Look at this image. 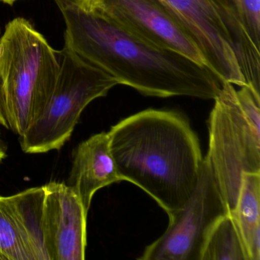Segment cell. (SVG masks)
Masks as SVG:
<instances>
[{"mask_svg":"<svg viewBox=\"0 0 260 260\" xmlns=\"http://www.w3.org/2000/svg\"><path fill=\"white\" fill-rule=\"evenodd\" d=\"M17 0H0V2L4 3L6 4H9V5H13V4L16 2Z\"/></svg>","mask_w":260,"mask_h":260,"instance_id":"cell-16","label":"cell"},{"mask_svg":"<svg viewBox=\"0 0 260 260\" xmlns=\"http://www.w3.org/2000/svg\"><path fill=\"white\" fill-rule=\"evenodd\" d=\"M108 135L123 181L144 190L168 215L185 205L204 160L199 138L185 117L147 109L112 126Z\"/></svg>","mask_w":260,"mask_h":260,"instance_id":"cell-2","label":"cell"},{"mask_svg":"<svg viewBox=\"0 0 260 260\" xmlns=\"http://www.w3.org/2000/svg\"><path fill=\"white\" fill-rule=\"evenodd\" d=\"M77 1L80 4V5L82 6V7H86V4H87L89 0H77Z\"/></svg>","mask_w":260,"mask_h":260,"instance_id":"cell-17","label":"cell"},{"mask_svg":"<svg viewBox=\"0 0 260 260\" xmlns=\"http://www.w3.org/2000/svg\"><path fill=\"white\" fill-rule=\"evenodd\" d=\"M66 24L65 46L148 96L214 100L222 83L208 68L131 36L77 0H54Z\"/></svg>","mask_w":260,"mask_h":260,"instance_id":"cell-1","label":"cell"},{"mask_svg":"<svg viewBox=\"0 0 260 260\" xmlns=\"http://www.w3.org/2000/svg\"><path fill=\"white\" fill-rule=\"evenodd\" d=\"M45 188L0 196V254L4 260H49L42 230Z\"/></svg>","mask_w":260,"mask_h":260,"instance_id":"cell-9","label":"cell"},{"mask_svg":"<svg viewBox=\"0 0 260 260\" xmlns=\"http://www.w3.org/2000/svg\"><path fill=\"white\" fill-rule=\"evenodd\" d=\"M84 8L150 46L177 53L209 70L197 44L159 0H89Z\"/></svg>","mask_w":260,"mask_h":260,"instance_id":"cell-7","label":"cell"},{"mask_svg":"<svg viewBox=\"0 0 260 260\" xmlns=\"http://www.w3.org/2000/svg\"><path fill=\"white\" fill-rule=\"evenodd\" d=\"M121 181L106 132L92 135L74 150L68 185L80 199L86 212L98 190Z\"/></svg>","mask_w":260,"mask_h":260,"instance_id":"cell-12","label":"cell"},{"mask_svg":"<svg viewBox=\"0 0 260 260\" xmlns=\"http://www.w3.org/2000/svg\"><path fill=\"white\" fill-rule=\"evenodd\" d=\"M6 156H7V154H6L5 146H0V164L5 159Z\"/></svg>","mask_w":260,"mask_h":260,"instance_id":"cell-15","label":"cell"},{"mask_svg":"<svg viewBox=\"0 0 260 260\" xmlns=\"http://www.w3.org/2000/svg\"><path fill=\"white\" fill-rule=\"evenodd\" d=\"M229 37L246 85L259 94L260 0H211Z\"/></svg>","mask_w":260,"mask_h":260,"instance_id":"cell-11","label":"cell"},{"mask_svg":"<svg viewBox=\"0 0 260 260\" xmlns=\"http://www.w3.org/2000/svg\"><path fill=\"white\" fill-rule=\"evenodd\" d=\"M208 118L205 156L230 212L245 173H260V95L248 85L223 82Z\"/></svg>","mask_w":260,"mask_h":260,"instance_id":"cell-4","label":"cell"},{"mask_svg":"<svg viewBox=\"0 0 260 260\" xmlns=\"http://www.w3.org/2000/svg\"><path fill=\"white\" fill-rule=\"evenodd\" d=\"M44 188L42 230L48 259H85L88 213L83 204L64 182Z\"/></svg>","mask_w":260,"mask_h":260,"instance_id":"cell-10","label":"cell"},{"mask_svg":"<svg viewBox=\"0 0 260 260\" xmlns=\"http://www.w3.org/2000/svg\"><path fill=\"white\" fill-rule=\"evenodd\" d=\"M202 260H249L241 234L231 213L217 220L208 234Z\"/></svg>","mask_w":260,"mask_h":260,"instance_id":"cell-14","label":"cell"},{"mask_svg":"<svg viewBox=\"0 0 260 260\" xmlns=\"http://www.w3.org/2000/svg\"><path fill=\"white\" fill-rule=\"evenodd\" d=\"M235 219L249 260H260V173H245L235 209Z\"/></svg>","mask_w":260,"mask_h":260,"instance_id":"cell-13","label":"cell"},{"mask_svg":"<svg viewBox=\"0 0 260 260\" xmlns=\"http://www.w3.org/2000/svg\"><path fill=\"white\" fill-rule=\"evenodd\" d=\"M230 213L212 170L204 158L194 191L179 211L169 214L168 226L146 248L141 260H202L208 234L219 219Z\"/></svg>","mask_w":260,"mask_h":260,"instance_id":"cell-6","label":"cell"},{"mask_svg":"<svg viewBox=\"0 0 260 260\" xmlns=\"http://www.w3.org/2000/svg\"><path fill=\"white\" fill-rule=\"evenodd\" d=\"M192 38L220 83L246 85L229 37L211 0H159Z\"/></svg>","mask_w":260,"mask_h":260,"instance_id":"cell-8","label":"cell"},{"mask_svg":"<svg viewBox=\"0 0 260 260\" xmlns=\"http://www.w3.org/2000/svg\"><path fill=\"white\" fill-rule=\"evenodd\" d=\"M59 73L54 92L39 118L19 136L26 153L60 150L69 141L85 108L118 85L112 76L68 47L57 51Z\"/></svg>","mask_w":260,"mask_h":260,"instance_id":"cell-5","label":"cell"},{"mask_svg":"<svg viewBox=\"0 0 260 260\" xmlns=\"http://www.w3.org/2000/svg\"><path fill=\"white\" fill-rule=\"evenodd\" d=\"M57 51L24 18L0 38V124L21 136L49 103L59 73Z\"/></svg>","mask_w":260,"mask_h":260,"instance_id":"cell-3","label":"cell"},{"mask_svg":"<svg viewBox=\"0 0 260 260\" xmlns=\"http://www.w3.org/2000/svg\"><path fill=\"white\" fill-rule=\"evenodd\" d=\"M0 146H5L4 145V141L2 140V134H1V124H0Z\"/></svg>","mask_w":260,"mask_h":260,"instance_id":"cell-18","label":"cell"}]
</instances>
